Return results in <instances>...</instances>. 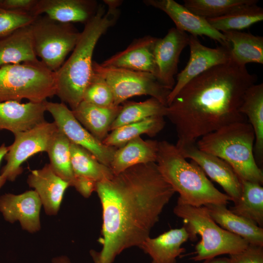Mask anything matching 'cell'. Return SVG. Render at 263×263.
I'll list each match as a JSON object with an SVG mask.
<instances>
[{"label":"cell","mask_w":263,"mask_h":263,"mask_svg":"<svg viewBox=\"0 0 263 263\" xmlns=\"http://www.w3.org/2000/svg\"><path fill=\"white\" fill-rule=\"evenodd\" d=\"M121 105L103 107L82 101L72 112L79 123L95 138L102 142L122 109Z\"/></svg>","instance_id":"24"},{"label":"cell","mask_w":263,"mask_h":263,"mask_svg":"<svg viewBox=\"0 0 263 263\" xmlns=\"http://www.w3.org/2000/svg\"><path fill=\"white\" fill-rule=\"evenodd\" d=\"M230 263H263V246L248 244L243 251L229 255Z\"/></svg>","instance_id":"37"},{"label":"cell","mask_w":263,"mask_h":263,"mask_svg":"<svg viewBox=\"0 0 263 263\" xmlns=\"http://www.w3.org/2000/svg\"><path fill=\"white\" fill-rule=\"evenodd\" d=\"M189 35L176 27L169 29L163 38H158L154 48L157 68V79L165 87L171 90L175 84L174 75L182 51L188 45Z\"/></svg>","instance_id":"14"},{"label":"cell","mask_w":263,"mask_h":263,"mask_svg":"<svg viewBox=\"0 0 263 263\" xmlns=\"http://www.w3.org/2000/svg\"><path fill=\"white\" fill-rule=\"evenodd\" d=\"M188 239L189 234L183 225L171 229L155 238L150 237L139 247L149 255L151 263H176L177 258L185 252L182 244Z\"/></svg>","instance_id":"21"},{"label":"cell","mask_w":263,"mask_h":263,"mask_svg":"<svg viewBox=\"0 0 263 263\" xmlns=\"http://www.w3.org/2000/svg\"><path fill=\"white\" fill-rule=\"evenodd\" d=\"M173 212L183 219L190 240H195L198 235L201 237L200 242L195 245L194 256L190 258L194 261L236 254L243 251L249 244L241 237L220 226L205 206L195 207L177 204Z\"/></svg>","instance_id":"6"},{"label":"cell","mask_w":263,"mask_h":263,"mask_svg":"<svg viewBox=\"0 0 263 263\" xmlns=\"http://www.w3.org/2000/svg\"><path fill=\"white\" fill-rule=\"evenodd\" d=\"M93 71L103 77L110 86L115 106L121 105L129 98L145 95L151 96L167 106L171 91L163 86L150 73L103 67L94 61Z\"/></svg>","instance_id":"9"},{"label":"cell","mask_w":263,"mask_h":263,"mask_svg":"<svg viewBox=\"0 0 263 263\" xmlns=\"http://www.w3.org/2000/svg\"><path fill=\"white\" fill-rule=\"evenodd\" d=\"M255 134L250 124L239 122L225 126L199 138L196 142L202 151L227 163L240 180L262 185L263 173L254 154Z\"/></svg>","instance_id":"5"},{"label":"cell","mask_w":263,"mask_h":263,"mask_svg":"<svg viewBox=\"0 0 263 263\" xmlns=\"http://www.w3.org/2000/svg\"><path fill=\"white\" fill-rule=\"evenodd\" d=\"M30 25L0 38V67L38 59Z\"/></svg>","instance_id":"25"},{"label":"cell","mask_w":263,"mask_h":263,"mask_svg":"<svg viewBox=\"0 0 263 263\" xmlns=\"http://www.w3.org/2000/svg\"><path fill=\"white\" fill-rule=\"evenodd\" d=\"M157 39L158 38L150 36L136 39L125 49L116 53L100 64L103 67L149 73L157 78L154 48Z\"/></svg>","instance_id":"17"},{"label":"cell","mask_w":263,"mask_h":263,"mask_svg":"<svg viewBox=\"0 0 263 263\" xmlns=\"http://www.w3.org/2000/svg\"><path fill=\"white\" fill-rule=\"evenodd\" d=\"M42 206L34 190L18 195L5 193L0 196V212L5 220L10 223L19 221L23 230L31 233L40 229Z\"/></svg>","instance_id":"15"},{"label":"cell","mask_w":263,"mask_h":263,"mask_svg":"<svg viewBox=\"0 0 263 263\" xmlns=\"http://www.w3.org/2000/svg\"><path fill=\"white\" fill-rule=\"evenodd\" d=\"M27 182L38 195L46 214L56 215L69 184L57 176L49 164L31 170Z\"/></svg>","instance_id":"20"},{"label":"cell","mask_w":263,"mask_h":263,"mask_svg":"<svg viewBox=\"0 0 263 263\" xmlns=\"http://www.w3.org/2000/svg\"><path fill=\"white\" fill-rule=\"evenodd\" d=\"M228 43L230 60L245 66L248 63L263 64V37L242 31L222 33Z\"/></svg>","instance_id":"26"},{"label":"cell","mask_w":263,"mask_h":263,"mask_svg":"<svg viewBox=\"0 0 263 263\" xmlns=\"http://www.w3.org/2000/svg\"><path fill=\"white\" fill-rule=\"evenodd\" d=\"M215 30L221 33L241 31L263 20V9L257 4L243 6L219 17L206 19Z\"/></svg>","instance_id":"31"},{"label":"cell","mask_w":263,"mask_h":263,"mask_svg":"<svg viewBox=\"0 0 263 263\" xmlns=\"http://www.w3.org/2000/svg\"><path fill=\"white\" fill-rule=\"evenodd\" d=\"M44 101L0 102V130H6L14 134L29 130L45 121Z\"/></svg>","instance_id":"19"},{"label":"cell","mask_w":263,"mask_h":263,"mask_svg":"<svg viewBox=\"0 0 263 263\" xmlns=\"http://www.w3.org/2000/svg\"><path fill=\"white\" fill-rule=\"evenodd\" d=\"M58 129L56 123L46 121L25 132L14 134L15 140L4 156L6 165L1 175L14 181L22 171V164L32 156L46 152Z\"/></svg>","instance_id":"10"},{"label":"cell","mask_w":263,"mask_h":263,"mask_svg":"<svg viewBox=\"0 0 263 263\" xmlns=\"http://www.w3.org/2000/svg\"><path fill=\"white\" fill-rule=\"evenodd\" d=\"M74 187L85 198H88L95 191L96 183L85 178L75 177Z\"/></svg>","instance_id":"39"},{"label":"cell","mask_w":263,"mask_h":263,"mask_svg":"<svg viewBox=\"0 0 263 263\" xmlns=\"http://www.w3.org/2000/svg\"><path fill=\"white\" fill-rule=\"evenodd\" d=\"M190 56L185 67L177 75L176 82L168 97L169 105L180 90L190 80L210 68L230 60L228 46L210 48L203 45L198 37L189 35Z\"/></svg>","instance_id":"12"},{"label":"cell","mask_w":263,"mask_h":263,"mask_svg":"<svg viewBox=\"0 0 263 263\" xmlns=\"http://www.w3.org/2000/svg\"><path fill=\"white\" fill-rule=\"evenodd\" d=\"M241 181V196L229 209L233 213L263 227V188L262 185L256 182L244 180Z\"/></svg>","instance_id":"30"},{"label":"cell","mask_w":263,"mask_h":263,"mask_svg":"<svg viewBox=\"0 0 263 263\" xmlns=\"http://www.w3.org/2000/svg\"><path fill=\"white\" fill-rule=\"evenodd\" d=\"M8 150V147L6 146L4 144H2L0 146V164L4 156L7 153ZM6 180L0 174V189L3 186Z\"/></svg>","instance_id":"40"},{"label":"cell","mask_w":263,"mask_h":263,"mask_svg":"<svg viewBox=\"0 0 263 263\" xmlns=\"http://www.w3.org/2000/svg\"><path fill=\"white\" fill-rule=\"evenodd\" d=\"M112 123L110 131L119 127L156 116L166 117L167 106L151 97L142 102H127Z\"/></svg>","instance_id":"33"},{"label":"cell","mask_w":263,"mask_h":263,"mask_svg":"<svg viewBox=\"0 0 263 263\" xmlns=\"http://www.w3.org/2000/svg\"><path fill=\"white\" fill-rule=\"evenodd\" d=\"M155 163L164 179L179 193L177 204L200 207L226 205L231 201L215 187L198 165L188 162L175 145L167 141L158 142Z\"/></svg>","instance_id":"4"},{"label":"cell","mask_w":263,"mask_h":263,"mask_svg":"<svg viewBox=\"0 0 263 263\" xmlns=\"http://www.w3.org/2000/svg\"><path fill=\"white\" fill-rule=\"evenodd\" d=\"M98 6L94 0H37L32 15L45 14L59 22L86 24L95 15Z\"/></svg>","instance_id":"18"},{"label":"cell","mask_w":263,"mask_h":263,"mask_svg":"<svg viewBox=\"0 0 263 263\" xmlns=\"http://www.w3.org/2000/svg\"><path fill=\"white\" fill-rule=\"evenodd\" d=\"M240 112L247 118L255 134L254 154L261 164L263 160V84H254L246 91ZM257 162V161H256Z\"/></svg>","instance_id":"27"},{"label":"cell","mask_w":263,"mask_h":263,"mask_svg":"<svg viewBox=\"0 0 263 263\" xmlns=\"http://www.w3.org/2000/svg\"><path fill=\"white\" fill-rule=\"evenodd\" d=\"M158 150V141L137 137L116 149L110 168L117 175L135 165L156 162Z\"/></svg>","instance_id":"22"},{"label":"cell","mask_w":263,"mask_h":263,"mask_svg":"<svg viewBox=\"0 0 263 263\" xmlns=\"http://www.w3.org/2000/svg\"><path fill=\"white\" fill-rule=\"evenodd\" d=\"M102 209L98 252L91 250L94 263H113L123 251L139 247L159 221L175 192L155 162L139 164L96 183Z\"/></svg>","instance_id":"1"},{"label":"cell","mask_w":263,"mask_h":263,"mask_svg":"<svg viewBox=\"0 0 263 263\" xmlns=\"http://www.w3.org/2000/svg\"><path fill=\"white\" fill-rule=\"evenodd\" d=\"M258 0H184V6L206 19L219 17L243 6L257 4Z\"/></svg>","instance_id":"34"},{"label":"cell","mask_w":263,"mask_h":263,"mask_svg":"<svg viewBox=\"0 0 263 263\" xmlns=\"http://www.w3.org/2000/svg\"><path fill=\"white\" fill-rule=\"evenodd\" d=\"M70 145V141L58 129L46 152L54 172L74 187L76 178L71 164Z\"/></svg>","instance_id":"32"},{"label":"cell","mask_w":263,"mask_h":263,"mask_svg":"<svg viewBox=\"0 0 263 263\" xmlns=\"http://www.w3.org/2000/svg\"><path fill=\"white\" fill-rule=\"evenodd\" d=\"M37 2V0H0V7L9 11L32 14Z\"/></svg>","instance_id":"38"},{"label":"cell","mask_w":263,"mask_h":263,"mask_svg":"<svg viewBox=\"0 0 263 263\" xmlns=\"http://www.w3.org/2000/svg\"><path fill=\"white\" fill-rule=\"evenodd\" d=\"M164 116H152L119 127L108 134L102 141L105 145L118 148L130 140L143 134L156 136L164 128Z\"/></svg>","instance_id":"28"},{"label":"cell","mask_w":263,"mask_h":263,"mask_svg":"<svg viewBox=\"0 0 263 263\" xmlns=\"http://www.w3.org/2000/svg\"><path fill=\"white\" fill-rule=\"evenodd\" d=\"M82 101L99 106H115L110 86L103 77L94 72L84 91Z\"/></svg>","instance_id":"35"},{"label":"cell","mask_w":263,"mask_h":263,"mask_svg":"<svg viewBox=\"0 0 263 263\" xmlns=\"http://www.w3.org/2000/svg\"><path fill=\"white\" fill-rule=\"evenodd\" d=\"M203 263H230L229 258H214L205 260Z\"/></svg>","instance_id":"41"},{"label":"cell","mask_w":263,"mask_h":263,"mask_svg":"<svg viewBox=\"0 0 263 263\" xmlns=\"http://www.w3.org/2000/svg\"><path fill=\"white\" fill-rule=\"evenodd\" d=\"M56 93L55 72L38 59L0 67V102H43Z\"/></svg>","instance_id":"7"},{"label":"cell","mask_w":263,"mask_h":263,"mask_svg":"<svg viewBox=\"0 0 263 263\" xmlns=\"http://www.w3.org/2000/svg\"><path fill=\"white\" fill-rule=\"evenodd\" d=\"M30 25L37 57L56 72L73 51L81 32L72 23L59 22L46 15L38 16Z\"/></svg>","instance_id":"8"},{"label":"cell","mask_w":263,"mask_h":263,"mask_svg":"<svg viewBox=\"0 0 263 263\" xmlns=\"http://www.w3.org/2000/svg\"><path fill=\"white\" fill-rule=\"evenodd\" d=\"M46 111L54 119L58 129L71 143L85 149L101 163L110 167L117 148L107 146L95 138L76 119L65 103L44 101Z\"/></svg>","instance_id":"11"},{"label":"cell","mask_w":263,"mask_h":263,"mask_svg":"<svg viewBox=\"0 0 263 263\" xmlns=\"http://www.w3.org/2000/svg\"><path fill=\"white\" fill-rule=\"evenodd\" d=\"M37 17L29 13L9 11L0 7V38L31 24Z\"/></svg>","instance_id":"36"},{"label":"cell","mask_w":263,"mask_h":263,"mask_svg":"<svg viewBox=\"0 0 263 263\" xmlns=\"http://www.w3.org/2000/svg\"><path fill=\"white\" fill-rule=\"evenodd\" d=\"M257 76L231 60L188 82L167 106L166 117L175 128L176 146L195 143L227 125L246 121L240 111L247 89Z\"/></svg>","instance_id":"2"},{"label":"cell","mask_w":263,"mask_h":263,"mask_svg":"<svg viewBox=\"0 0 263 263\" xmlns=\"http://www.w3.org/2000/svg\"><path fill=\"white\" fill-rule=\"evenodd\" d=\"M71 164L75 177L92 180L96 183L114 176L110 167L100 162L90 151L71 143Z\"/></svg>","instance_id":"29"},{"label":"cell","mask_w":263,"mask_h":263,"mask_svg":"<svg viewBox=\"0 0 263 263\" xmlns=\"http://www.w3.org/2000/svg\"><path fill=\"white\" fill-rule=\"evenodd\" d=\"M143 2L164 12L175 23L176 28L190 35L207 36L220 45L228 46L222 33L214 29L206 19L194 14L183 5L173 0H145Z\"/></svg>","instance_id":"16"},{"label":"cell","mask_w":263,"mask_h":263,"mask_svg":"<svg viewBox=\"0 0 263 263\" xmlns=\"http://www.w3.org/2000/svg\"><path fill=\"white\" fill-rule=\"evenodd\" d=\"M52 263H71L69 258L64 255L57 256L52 260Z\"/></svg>","instance_id":"42"},{"label":"cell","mask_w":263,"mask_h":263,"mask_svg":"<svg viewBox=\"0 0 263 263\" xmlns=\"http://www.w3.org/2000/svg\"><path fill=\"white\" fill-rule=\"evenodd\" d=\"M107 10L99 5L95 15L85 24L78 41L68 59L55 72L56 95L74 110L82 101L93 74V55L100 38L117 21L120 0H104Z\"/></svg>","instance_id":"3"},{"label":"cell","mask_w":263,"mask_h":263,"mask_svg":"<svg viewBox=\"0 0 263 263\" xmlns=\"http://www.w3.org/2000/svg\"><path fill=\"white\" fill-rule=\"evenodd\" d=\"M212 219L222 228L243 238L249 244L263 246V228L236 215L223 204L205 206Z\"/></svg>","instance_id":"23"},{"label":"cell","mask_w":263,"mask_h":263,"mask_svg":"<svg viewBox=\"0 0 263 263\" xmlns=\"http://www.w3.org/2000/svg\"><path fill=\"white\" fill-rule=\"evenodd\" d=\"M176 146V145H175ZM176 147L186 159H190L206 175L218 184L234 203L242 193L241 181L231 166L220 158L199 150L195 143Z\"/></svg>","instance_id":"13"}]
</instances>
